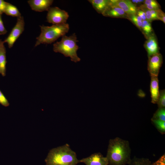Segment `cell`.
<instances>
[{
  "label": "cell",
  "mask_w": 165,
  "mask_h": 165,
  "mask_svg": "<svg viewBox=\"0 0 165 165\" xmlns=\"http://www.w3.org/2000/svg\"><path fill=\"white\" fill-rule=\"evenodd\" d=\"M129 142L117 137L109 142L107 157L109 165H126L131 159Z\"/></svg>",
  "instance_id": "obj_1"
},
{
  "label": "cell",
  "mask_w": 165,
  "mask_h": 165,
  "mask_svg": "<svg viewBox=\"0 0 165 165\" xmlns=\"http://www.w3.org/2000/svg\"><path fill=\"white\" fill-rule=\"evenodd\" d=\"M45 162L46 165H77L79 163L76 153L68 144L51 149Z\"/></svg>",
  "instance_id": "obj_2"
},
{
  "label": "cell",
  "mask_w": 165,
  "mask_h": 165,
  "mask_svg": "<svg viewBox=\"0 0 165 165\" xmlns=\"http://www.w3.org/2000/svg\"><path fill=\"white\" fill-rule=\"evenodd\" d=\"M41 32L37 37L35 46L41 44H51L65 35L69 29L68 24L53 25L50 26H40Z\"/></svg>",
  "instance_id": "obj_3"
},
{
  "label": "cell",
  "mask_w": 165,
  "mask_h": 165,
  "mask_svg": "<svg viewBox=\"0 0 165 165\" xmlns=\"http://www.w3.org/2000/svg\"><path fill=\"white\" fill-rule=\"evenodd\" d=\"M78 42L75 33L69 36L65 35L62 37L60 41L53 44V50L56 53L62 54L65 57H69L71 61L76 63L81 60L77 53L79 48L77 44Z\"/></svg>",
  "instance_id": "obj_4"
},
{
  "label": "cell",
  "mask_w": 165,
  "mask_h": 165,
  "mask_svg": "<svg viewBox=\"0 0 165 165\" xmlns=\"http://www.w3.org/2000/svg\"><path fill=\"white\" fill-rule=\"evenodd\" d=\"M69 16L68 13L64 10L57 7H50L48 11L47 21L53 25L65 24Z\"/></svg>",
  "instance_id": "obj_5"
},
{
  "label": "cell",
  "mask_w": 165,
  "mask_h": 165,
  "mask_svg": "<svg viewBox=\"0 0 165 165\" xmlns=\"http://www.w3.org/2000/svg\"><path fill=\"white\" fill-rule=\"evenodd\" d=\"M17 18L16 24L8 36L3 41L4 43H7L9 48L13 46L15 42L24 30L25 23L23 17L21 16Z\"/></svg>",
  "instance_id": "obj_6"
},
{
  "label": "cell",
  "mask_w": 165,
  "mask_h": 165,
  "mask_svg": "<svg viewBox=\"0 0 165 165\" xmlns=\"http://www.w3.org/2000/svg\"><path fill=\"white\" fill-rule=\"evenodd\" d=\"M162 63V56L159 53L148 57V70L151 75L158 76Z\"/></svg>",
  "instance_id": "obj_7"
},
{
  "label": "cell",
  "mask_w": 165,
  "mask_h": 165,
  "mask_svg": "<svg viewBox=\"0 0 165 165\" xmlns=\"http://www.w3.org/2000/svg\"><path fill=\"white\" fill-rule=\"evenodd\" d=\"M79 163L86 165H108V162L106 157H104L100 152L92 154L90 156L79 160Z\"/></svg>",
  "instance_id": "obj_8"
},
{
  "label": "cell",
  "mask_w": 165,
  "mask_h": 165,
  "mask_svg": "<svg viewBox=\"0 0 165 165\" xmlns=\"http://www.w3.org/2000/svg\"><path fill=\"white\" fill-rule=\"evenodd\" d=\"M111 2L121 9L127 15L136 14L138 7L130 0H110Z\"/></svg>",
  "instance_id": "obj_9"
},
{
  "label": "cell",
  "mask_w": 165,
  "mask_h": 165,
  "mask_svg": "<svg viewBox=\"0 0 165 165\" xmlns=\"http://www.w3.org/2000/svg\"><path fill=\"white\" fill-rule=\"evenodd\" d=\"M102 14L104 16L113 18H127L128 16L121 9L112 4L110 0L109 5Z\"/></svg>",
  "instance_id": "obj_10"
},
{
  "label": "cell",
  "mask_w": 165,
  "mask_h": 165,
  "mask_svg": "<svg viewBox=\"0 0 165 165\" xmlns=\"http://www.w3.org/2000/svg\"><path fill=\"white\" fill-rule=\"evenodd\" d=\"M53 2V0H30L28 1L32 10L40 12L48 11Z\"/></svg>",
  "instance_id": "obj_11"
},
{
  "label": "cell",
  "mask_w": 165,
  "mask_h": 165,
  "mask_svg": "<svg viewBox=\"0 0 165 165\" xmlns=\"http://www.w3.org/2000/svg\"><path fill=\"white\" fill-rule=\"evenodd\" d=\"M144 46L148 57L159 53V47L156 38L154 34L151 35L145 42Z\"/></svg>",
  "instance_id": "obj_12"
},
{
  "label": "cell",
  "mask_w": 165,
  "mask_h": 165,
  "mask_svg": "<svg viewBox=\"0 0 165 165\" xmlns=\"http://www.w3.org/2000/svg\"><path fill=\"white\" fill-rule=\"evenodd\" d=\"M151 76L150 91L151 94V102L157 103L159 96V80L158 76Z\"/></svg>",
  "instance_id": "obj_13"
},
{
  "label": "cell",
  "mask_w": 165,
  "mask_h": 165,
  "mask_svg": "<svg viewBox=\"0 0 165 165\" xmlns=\"http://www.w3.org/2000/svg\"><path fill=\"white\" fill-rule=\"evenodd\" d=\"M3 41L0 39V74L2 76L6 75V50Z\"/></svg>",
  "instance_id": "obj_14"
},
{
  "label": "cell",
  "mask_w": 165,
  "mask_h": 165,
  "mask_svg": "<svg viewBox=\"0 0 165 165\" xmlns=\"http://www.w3.org/2000/svg\"><path fill=\"white\" fill-rule=\"evenodd\" d=\"M88 1L97 13L102 14L110 4L109 0H89Z\"/></svg>",
  "instance_id": "obj_15"
},
{
  "label": "cell",
  "mask_w": 165,
  "mask_h": 165,
  "mask_svg": "<svg viewBox=\"0 0 165 165\" xmlns=\"http://www.w3.org/2000/svg\"><path fill=\"white\" fill-rule=\"evenodd\" d=\"M4 13L7 15L17 18L21 16V14L17 8L11 4L7 2Z\"/></svg>",
  "instance_id": "obj_16"
},
{
  "label": "cell",
  "mask_w": 165,
  "mask_h": 165,
  "mask_svg": "<svg viewBox=\"0 0 165 165\" xmlns=\"http://www.w3.org/2000/svg\"><path fill=\"white\" fill-rule=\"evenodd\" d=\"M129 165H154L147 158H138L134 156L131 159Z\"/></svg>",
  "instance_id": "obj_17"
},
{
  "label": "cell",
  "mask_w": 165,
  "mask_h": 165,
  "mask_svg": "<svg viewBox=\"0 0 165 165\" xmlns=\"http://www.w3.org/2000/svg\"><path fill=\"white\" fill-rule=\"evenodd\" d=\"M141 29L147 38L153 34L151 23L146 20L142 21Z\"/></svg>",
  "instance_id": "obj_18"
},
{
  "label": "cell",
  "mask_w": 165,
  "mask_h": 165,
  "mask_svg": "<svg viewBox=\"0 0 165 165\" xmlns=\"http://www.w3.org/2000/svg\"><path fill=\"white\" fill-rule=\"evenodd\" d=\"M131 21L140 29H141V27L143 20L136 14L128 15L127 18Z\"/></svg>",
  "instance_id": "obj_19"
},
{
  "label": "cell",
  "mask_w": 165,
  "mask_h": 165,
  "mask_svg": "<svg viewBox=\"0 0 165 165\" xmlns=\"http://www.w3.org/2000/svg\"><path fill=\"white\" fill-rule=\"evenodd\" d=\"M152 119L159 120L165 121V108H159L154 114Z\"/></svg>",
  "instance_id": "obj_20"
},
{
  "label": "cell",
  "mask_w": 165,
  "mask_h": 165,
  "mask_svg": "<svg viewBox=\"0 0 165 165\" xmlns=\"http://www.w3.org/2000/svg\"><path fill=\"white\" fill-rule=\"evenodd\" d=\"M151 120L159 131L162 134H164L165 131V121L152 119Z\"/></svg>",
  "instance_id": "obj_21"
},
{
  "label": "cell",
  "mask_w": 165,
  "mask_h": 165,
  "mask_svg": "<svg viewBox=\"0 0 165 165\" xmlns=\"http://www.w3.org/2000/svg\"><path fill=\"white\" fill-rule=\"evenodd\" d=\"M157 104H158L159 108H165V91L164 90H160Z\"/></svg>",
  "instance_id": "obj_22"
},
{
  "label": "cell",
  "mask_w": 165,
  "mask_h": 165,
  "mask_svg": "<svg viewBox=\"0 0 165 165\" xmlns=\"http://www.w3.org/2000/svg\"><path fill=\"white\" fill-rule=\"evenodd\" d=\"M0 104L5 107H8L9 103L2 92L0 90Z\"/></svg>",
  "instance_id": "obj_23"
},
{
  "label": "cell",
  "mask_w": 165,
  "mask_h": 165,
  "mask_svg": "<svg viewBox=\"0 0 165 165\" xmlns=\"http://www.w3.org/2000/svg\"><path fill=\"white\" fill-rule=\"evenodd\" d=\"M144 5L155 6L160 9V6L157 1L155 0H145L143 4Z\"/></svg>",
  "instance_id": "obj_24"
},
{
  "label": "cell",
  "mask_w": 165,
  "mask_h": 165,
  "mask_svg": "<svg viewBox=\"0 0 165 165\" xmlns=\"http://www.w3.org/2000/svg\"><path fill=\"white\" fill-rule=\"evenodd\" d=\"M2 14L0 13V35H4L7 32L2 20Z\"/></svg>",
  "instance_id": "obj_25"
},
{
  "label": "cell",
  "mask_w": 165,
  "mask_h": 165,
  "mask_svg": "<svg viewBox=\"0 0 165 165\" xmlns=\"http://www.w3.org/2000/svg\"><path fill=\"white\" fill-rule=\"evenodd\" d=\"M136 14L140 17L143 20H146V14L139 7H138Z\"/></svg>",
  "instance_id": "obj_26"
},
{
  "label": "cell",
  "mask_w": 165,
  "mask_h": 165,
  "mask_svg": "<svg viewBox=\"0 0 165 165\" xmlns=\"http://www.w3.org/2000/svg\"><path fill=\"white\" fill-rule=\"evenodd\" d=\"M7 2L3 0H0V13H4Z\"/></svg>",
  "instance_id": "obj_27"
},
{
  "label": "cell",
  "mask_w": 165,
  "mask_h": 165,
  "mask_svg": "<svg viewBox=\"0 0 165 165\" xmlns=\"http://www.w3.org/2000/svg\"><path fill=\"white\" fill-rule=\"evenodd\" d=\"M159 20L162 21L165 23V14L160 9H158Z\"/></svg>",
  "instance_id": "obj_28"
},
{
  "label": "cell",
  "mask_w": 165,
  "mask_h": 165,
  "mask_svg": "<svg viewBox=\"0 0 165 165\" xmlns=\"http://www.w3.org/2000/svg\"><path fill=\"white\" fill-rule=\"evenodd\" d=\"M145 0H132L131 1L134 4L136 7L138 5L141 4L142 5V3H144Z\"/></svg>",
  "instance_id": "obj_29"
}]
</instances>
